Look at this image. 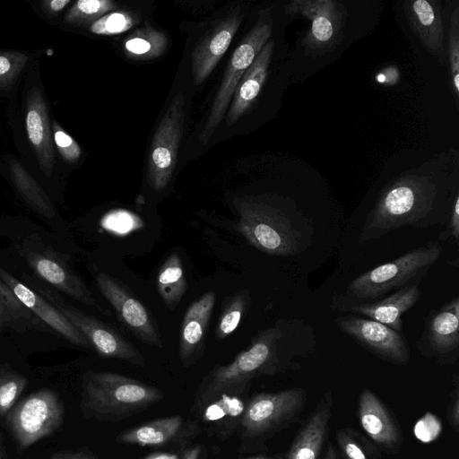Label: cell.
Returning a JSON list of instances; mask_svg holds the SVG:
<instances>
[{"mask_svg":"<svg viewBox=\"0 0 459 459\" xmlns=\"http://www.w3.org/2000/svg\"><path fill=\"white\" fill-rule=\"evenodd\" d=\"M281 327H270L259 333L250 346L230 364L213 368L204 379L195 404L198 407L221 394L241 395L251 380L273 376L293 368L292 359L301 354L294 341L287 342Z\"/></svg>","mask_w":459,"mask_h":459,"instance_id":"1","label":"cell"},{"mask_svg":"<svg viewBox=\"0 0 459 459\" xmlns=\"http://www.w3.org/2000/svg\"><path fill=\"white\" fill-rule=\"evenodd\" d=\"M437 204V188L431 178L419 174L402 176L380 193L366 217L359 241L377 239L403 226L426 228L442 223L434 213Z\"/></svg>","mask_w":459,"mask_h":459,"instance_id":"2","label":"cell"},{"mask_svg":"<svg viewBox=\"0 0 459 459\" xmlns=\"http://www.w3.org/2000/svg\"><path fill=\"white\" fill-rule=\"evenodd\" d=\"M164 398L163 393L139 380L116 373H90L84 381L83 411L99 420L117 421Z\"/></svg>","mask_w":459,"mask_h":459,"instance_id":"3","label":"cell"},{"mask_svg":"<svg viewBox=\"0 0 459 459\" xmlns=\"http://www.w3.org/2000/svg\"><path fill=\"white\" fill-rule=\"evenodd\" d=\"M441 252L438 241L414 248L355 278L347 287V295L355 300H373L393 290L408 286L411 281L428 272Z\"/></svg>","mask_w":459,"mask_h":459,"instance_id":"4","label":"cell"},{"mask_svg":"<svg viewBox=\"0 0 459 459\" xmlns=\"http://www.w3.org/2000/svg\"><path fill=\"white\" fill-rule=\"evenodd\" d=\"M238 229L255 248L273 255H292L300 250V232L276 208L244 201L238 205Z\"/></svg>","mask_w":459,"mask_h":459,"instance_id":"5","label":"cell"},{"mask_svg":"<svg viewBox=\"0 0 459 459\" xmlns=\"http://www.w3.org/2000/svg\"><path fill=\"white\" fill-rule=\"evenodd\" d=\"M307 400L303 388L260 393L246 404L240 427L243 437L264 439L289 427L302 412Z\"/></svg>","mask_w":459,"mask_h":459,"instance_id":"6","label":"cell"},{"mask_svg":"<svg viewBox=\"0 0 459 459\" xmlns=\"http://www.w3.org/2000/svg\"><path fill=\"white\" fill-rule=\"evenodd\" d=\"M272 30L271 13L268 11H264L255 25L235 49L200 134V141L203 144L207 143L220 125L237 85L268 41Z\"/></svg>","mask_w":459,"mask_h":459,"instance_id":"7","label":"cell"},{"mask_svg":"<svg viewBox=\"0 0 459 459\" xmlns=\"http://www.w3.org/2000/svg\"><path fill=\"white\" fill-rule=\"evenodd\" d=\"M6 416L16 441L24 449L61 426L64 407L56 393L41 389L15 403Z\"/></svg>","mask_w":459,"mask_h":459,"instance_id":"8","label":"cell"},{"mask_svg":"<svg viewBox=\"0 0 459 459\" xmlns=\"http://www.w3.org/2000/svg\"><path fill=\"white\" fill-rule=\"evenodd\" d=\"M290 17H302L311 26L301 44L306 53L318 56L331 51L339 43L346 19V9L334 0H293L285 5Z\"/></svg>","mask_w":459,"mask_h":459,"instance_id":"9","label":"cell"},{"mask_svg":"<svg viewBox=\"0 0 459 459\" xmlns=\"http://www.w3.org/2000/svg\"><path fill=\"white\" fill-rule=\"evenodd\" d=\"M184 97L171 100L154 134L148 163V181L157 191L164 189L174 172L184 124Z\"/></svg>","mask_w":459,"mask_h":459,"instance_id":"10","label":"cell"},{"mask_svg":"<svg viewBox=\"0 0 459 459\" xmlns=\"http://www.w3.org/2000/svg\"><path fill=\"white\" fill-rule=\"evenodd\" d=\"M335 322L344 333L381 359L398 366L409 363L406 339L387 325L355 316H338Z\"/></svg>","mask_w":459,"mask_h":459,"instance_id":"11","label":"cell"},{"mask_svg":"<svg viewBox=\"0 0 459 459\" xmlns=\"http://www.w3.org/2000/svg\"><path fill=\"white\" fill-rule=\"evenodd\" d=\"M421 354L437 363H455L459 357V299L455 297L429 314L417 342Z\"/></svg>","mask_w":459,"mask_h":459,"instance_id":"12","label":"cell"},{"mask_svg":"<svg viewBox=\"0 0 459 459\" xmlns=\"http://www.w3.org/2000/svg\"><path fill=\"white\" fill-rule=\"evenodd\" d=\"M97 285L112 306L120 322L140 341L150 346L162 347V342L145 307L118 281L105 273L96 276Z\"/></svg>","mask_w":459,"mask_h":459,"instance_id":"13","label":"cell"},{"mask_svg":"<svg viewBox=\"0 0 459 459\" xmlns=\"http://www.w3.org/2000/svg\"><path fill=\"white\" fill-rule=\"evenodd\" d=\"M56 307L100 356L126 360L137 366L145 364L144 358L135 347L109 325L73 307L57 305Z\"/></svg>","mask_w":459,"mask_h":459,"instance_id":"14","label":"cell"},{"mask_svg":"<svg viewBox=\"0 0 459 459\" xmlns=\"http://www.w3.org/2000/svg\"><path fill=\"white\" fill-rule=\"evenodd\" d=\"M358 419L368 437L382 451L396 453L403 444L400 428L388 408L368 388L358 403Z\"/></svg>","mask_w":459,"mask_h":459,"instance_id":"15","label":"cell"},{"mask_svg":"<svg viewBox=\"0 0 459 459\" xmlns=\"http://www.w3.org/2000/svg\"><path fill=\"white\" fill-rule=\"evenodd\" d=\"M22 255L29 265L46 281L73 299L106 313L81 278L64 262L48 252L30 248L22 249Z\"/></svg>","mask_w":459,"mask_h":459,"instance_id":"16","label":"cell"},{"mask_svg":"<svg viewBox=\"0 0 459 459\" xmlns=\"http://www.w3.org/2000/svg\"><path fill=\"white\" fill-rule=\"evenodd\" d=\"M242 22L240 15H231L217 23L194 48L192 70L195 84L202 83L229 48Z\"/></svg>","mask_w":459,"mask_h":459,"instance_id":"17","label":"cell"},{"mask_svg":"<svg viewBox=\"0 0 459 459\" xmlns=\"http://www.w3.org/2000/svg\"><path fill=\"white\" fill-rule=\"evenodd\" d=\"M0 277L9 286L16 298L39 319L63 335L66 340L80 346H89L84 335L65 315L22 282L0 268Z\"/></svg>","mask_w":459,"mask_h":459,"instance_id":"18","label":"cell"},{"mask_svg":"<svg viewBox=\"0 0 459 459\" xmlns=\"http://www.w3.org/2000/svg\"><path fill=\"white\" fill-rule=\"evenodd\" d=\"M333 408V394L328 390L297 433L285 459H318L327 436Z\"/></svg>","mask_w":459,"mask_h":459,"instance_id":"19","label":"cell"},{"mask_svg":"<svg viewBox=\"0 0 459 459\" xmlns=\"http://www.w3.org/2000/svg\"><path fill=\"white\" fill-rule=\"evenodd\" d=\"M214 304L215 294L208 291L191 303L186 311L179 339V357L185 366L192 364L201 355Z\"/></svg>","mask_w":459,"mask_h":459,"instance_id":"20","label":"cell"},{"mask_svg":"<svg viewBox=\"0 0 459 459\" xmlns=\"http://www.w3.org/2000/svg\"><path fill=\"white\" fill-rule=\"evenodd\" d=\"M420 295L418 285H408L384 299L372 303L351 304L345 310L365 316L403 333L402 316L415 305Z\"/></svg>","mask_w":459,"mask_h":459,"instance_id":"21","label":"cell"},{"mask_svg":"<svg viewBox=\"0 0 459 459\" xmlns=\"http://www.w3.org/2000/svg\"><path fill=\"white\" fill-rule=\"evenodd\" d=\"M410 26L425 48L434 56H444V30L437 1L413 0L404 3Z\"/></svg>","mask_w":459,"mask_h":459,"instance_id":"22","label":"cell"},{"mask_svg":"<svg viewBox=\"0 0 459 459\" xmlns=\"http://www.w3.org/2000/svg\"><path fill=\"white\" fill-rule=\"evenodd\" d=\"M273 48L274 41L268 40L237 85L227 116L229 126L236 123L258 96L267 76Z\"/></svg>","mask_w":459,"mask_h":459,"instance_id":"23","label":"cell"},{"mask_svg":"<svg viewBox=\"0 0 459 459\" xmlns=\"http://www.w3.org/2000/svg\"><path fill=\"white\" fill-rule=\"evenodd\" d=\"M246 404L239 395L221 394L197 410L206 429L225 438L240 427Z\"/></svg>","mask_w":459,"mask_h":459,"instance_id":"24","label":"cell"},{"mask_svg":"<svg viewBox=\"0 0 459 459\" xmlns=\"http://www.w3.org/2000/svg\"><path fill=\"white\" fill-rule=\"evenodd\" d=\"M183 426L184 419L179 415L161 418L126 429L117 441L142 446L165 445L182 434Z\"/></svg>","mask_w":459,"mask_h":459,"instance_id":"25","label":"cell"},{"mask_svg":"<svg viewBox=\"0 0 459 459\" xmlns=\"http://www.w3.org/2000/svg\"><path fill=\"white\" fill-rule=\"evenodd\" d=\"M157 288L166 307L174 309L186 290L182 261L177 252L171 254L160 267L157 277Z\"/></svg>","mask_w":459,"mask_h":459,"instance_id":"26","label":"cell"},{"mask_svg":"<svg viewBox=\"0 0 459 459\" xmlns=\"http://www.w3.org/2000/svg\"><path fill=\"white\" fill-rule=\"evenodd\" d=\"M8 326L37 329L44 327V324L16 298L0 277V331Z\"/></svg>","mask_w":459,"mask_h":459,"instance_id":"27","label":"cell"},{"mask_svg":"<svg viewBox=\"0 0 459 459\" xmlns=\"http://www.w3.org/2000/svg\"><path fill=\"white\" fill-rule=\"evenodd\" d=\"M336 441L342 459H378L381 450L356 429L336 430Z\"/></svg>","mask_w":459,"mask_h":459,"instance_id":"28","label":"cell"},{"mask_svg":"<svg viewBox=\"0 0 459 459\" xmlns=\"http://www.w3.org/2000/svg\"><path fill=\"white\" fill-rule=\"evenodd\" d=\"M167 45L163 33L143 28L133 33L124 44L127 55L138 58H153L161 55Z\"/></svg>","mask_w":459,"mask_h":459,"instance_id":"29","label":"cell"},{"mask_svg":"<svg viewBox=\"0 0 459 459\" xmlns=\"http://www.w3.org/2000/svg\"><path fill=\"white\" fill-rule=\"evenodd\" d=\"M248 292L242 290L229 299L219 318L215 336L221 340L232 333L238 326L248 306Z\"/></svg>","mask_w":459,"mask_h":459,"instance_id":"30","label":"cell"},{"mask_svg":"<svg viewBox=\"0 0 459 459\" xmlns=\"http://www.w3.org/2000/svg\"><path fill=\"white\" fill-rule=\"evenodd\" d=\"M27 385L26 378L12 370H0V416L6 415Z\"/></svg>","mask_w":459,"mask_h":459,"instance_id":"31","label":"cell"},{"mask_svg":"<svg viewBox=\"0 0 459 459\" xmlns=\"http://www.w3.org/2000/svg\"><path fill=\"white\" fill-rule=\"evenodd\" d=\"M448 62L451 91L456 105L459 99V8L454 10L448 32Z\"/></svg>","mask_w":459,"mask_h":459,"instance_id":"32","label":"cell"},{"mask_svg":"<svg viewBox=\"0 0 459 459\" xmlns=\"http://www.w3.org/2000/svg\"><path fill=\"white\" fill-rule=\"evenodd\" d=\"M136 18L127 12H112L100 16L91 25V31L99 35H116L131 29Z\"/></svg>","mask_w":459,"mask_h":459,"instance_id":"33","label":"cell"},{"mask_svg":"<svg viewBox=\"0 0 459 459\" xmlns=\"http://www.w3.org/2000/svg\"><path fill=\"white\" fill-rule=\"evenodd\" d=\"M77 12L87 17H98L116 8L115 4L108 0H80L76 3Z\"/></svg>","mask_w":459,"mask_h":459,"instance_id":"34","label":"cell"},{"mask_svg":"<svg viewBox=\"0 0 459 459\" xmlns=\"http://www.w3.org/2000/svg\"><path fill=\"white\" fill-rule=\"evenodd\" d=\"M54 139L61 154L68 160H75L81 155V148L65 132L56 130Z\"/></svg>","mask_w":459,"mask_h":459,"instance_id":"35","label":"cell"},{"mask_svg":"<svg viewBox=\"0 0 459 459\" xmlns=\"http://www.w3.org/2000/svg\"><path fill=\"white\" fill-rule=\"evenodd\" d=\"M26 126L29 139L34 145H39L44 137L43 121L39 113L30 109L26 117Z\"/></svg>","mask_w":459,"mask_h":459,"instance_id":"36","label":"cell"},{"mask_svg":"<svg viewBox=\"0 0 459 459\" xmlns=\"http://www.w3.org/2000/svg\"><path fill=\"white\" fill-rule=\"evenodd\" d=\"M452 238L455 242L459 240V195L455 196L454 206L450 214L449 221L444 231L439 236V240Z\"/></svg>","mask_w":459,"mask_h":459,"instance_id":"37","label":"cell"},{"mask_svg":"<svg viewBox=\"0 0 459 459\" xmlns=\"http://www.w3.org/2000/svg\"><path fill=\"white\" fill-rule=\"evenodd\" d=\"M458 384L455 383V388L450 394L447 406V419L450 426L457 431L459 429V392Z\"/></svg>","mask_w":459,"mask_h":459,"instance_id":"38","label":"cell"},{"mask_svg":"<svg viewBox=\"0 0 459 459\" xmlns=\"http://www.w3.org/2000/svg\"><path fill=\"white\" fill-rule=\"evenodd\" d=\"M48 459H102L87 448H82L77 451H59L53 454Z\"/></svg>","mask_w":459,"mask_h":459,"instance_id":"39","label":"cell"},{"mask_svg":"<svg viewBox=\"0 0 459 459\" xmlns=\"http://www.w3.org/2000/svg\"><path fill=\"white\" fill-rule=\"evenodd\" d=\"M201 452L200 446H195L186 450L180 459H198Z\"/></svg>","mask_w":459,"mask_h":459,"instance_id":"40","label":"cell"},{"mask_svg":"<svg viewBox=\"0 0 459 459\" xmlns=\"http://www.w3.org/2000/svg\"><path fill=\"white\" fill-rule=\"evenodd\" d=\"M69 2V0H53L50 2V8L57 12L62 10Z\"/></svg>","mask_w":459,"mask_h":459,"instance_id":"41","label":"cell"},{"mask_svg":"<svg viewBox=\"0 0 459 459\" xmlns=\"http://www.w3.org/2000/svg\"><path fill=\"white\" fill-rule=\"evenodd\" d=\"M10 66V61L4 56H0V75L9 71Z\"/></svg>","mask_w":459,"mask_h":459,"instance_id":"42","label":"cell"},{"mask_svg":"<svg viewBox=\"0 0 459 459\" xmlns=\"http://www.w3.org/2000/svg\"><path fill=\"white\" fill-rule=\"evenodd\" d=\"M324 459H337L335 449L332 444H328Z\"/></svg>","mask_w":459,"mask_h":459,"instance_id":"43","label":"cell"},{"mask_svg":"<svg viewBox=\"0 0 459 459\" xmlns=\"http://www.w3.org/2000/svg\"><path fill=\"white\" fill-rule=\"evenodd\" d=\"M249 459H268V458H265V457H252V458H249Z\"/></svg>","mask_w":459,"mask_h":459,"instance_id":"44","label":"cell"},{"mask_svg":"<svg viewBox=\"0 0 459 459\" xmlns=\"http://www.w3.org/2000/svg\"><path fill=\"white\" fill-rule=\"evenodd\" d=\"M0 459H4V457H3V452H2V449H1V446H0Z\"/></svg>","mask_w":459,"mask_h":459,"instance_id":"45","label":"cell"}]
</instances>
